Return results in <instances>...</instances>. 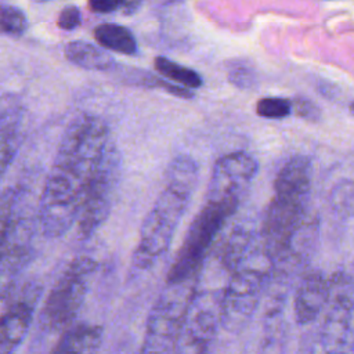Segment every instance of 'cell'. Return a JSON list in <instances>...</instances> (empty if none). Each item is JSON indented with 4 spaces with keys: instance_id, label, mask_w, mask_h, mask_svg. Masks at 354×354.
<instances>
[{
    "instance_id": "8fae6325",
    "label": "cell",
    "mask_w": 354,
    "mask_h": 354,
    "mask_svg": "<svg viewBox=\"0 0 354 354\" xmlns=\"http://www.w3.org/2000/svg\"><path fill=\"white\" fill-rule=\"evenodd\" d=\"M330 281L328 311L319 326L318 344L325 353H353V282L337 272Z\"/></svg>"
},
{
    "instance_id": "ac0fdd59",
    "label": "cell",
    "mask_w": 354,
    "mask_h": 354,
    "mask_svg": "<svg viewBox=\"0 0 354 354\" xmlns=\"http://www.w3.org/2000/svg\"><path fill=\"white\" fill-rule=\"evenodd\" d=\"M94 39L97 43L106 48L124 55L137 53V41L133 33L118 24H101L94 29Z\"/></svg>"
},
{
    "instance_id": "484cf974",
    "label": "cell",
    "mask_w": 354,
    "mask_h": 354,
    "mask_svg": "<svg viewBox=\"0 0 354 354\" xmlns=\"http://www.w3.org/2000/svg\"><path fill=\"white\" fill-rule=\"evenodd\" d=\"M141 3H142V0H118L119 8L126 15H131V14L137 12L138 8L141 7Z\"/></svg>"
},
{
    "instance_id": "ba28073f",
    "label": "cell",
    "mask_w": 354,
    "mask_h": 354,
    "mask_svg": "<svg viewBox=\"0 0 354 354\" xmlns=\"http://www.w3.org/2000/svg\"><path fill=\"white\" fill-rule=\"evenodd\" d=\"M201 271L178 282L166 283L155 300L145 325L142 353H173Z\"/></svg>"
},
{
    "instance_id": "44dd1931",
    "label": "cell",
    "mask_w": 354,
    "mask_h": 354,
    "mask_svg": "<svg viewBox=\"0 0 354 354\" xmlns=\"http://www.w3.org/2000/svg\"><path fill=\"white\" fill-rule=\"evenodd\" d=\"M292 112V102L283 97H263L256 102V113L266 119H283Z\"/></svg>"
},
{
    "instance_id": "4316f807",
    "label": "cell",
    "mask_w": 354,
    "mask_h": 354,
    "mask_svg": "<svg viewBox=\"0 0 354 354\" xmlns=\"http://www.w3.org/2000/svg\"><path fill=\"white\" fill-rule=\"evenodd\" d=\"M33 1H36V3H46V1H50V0H33Z\"/></svg>"
},
{
    "instance_id": "30bf717a",
    "label": "cell",
    "mask_w": 354,
    "mask_h": 354,
    "mask_svg": "<svg viewBox=\"0 0 354 354\" xmlns=\"http://www.w3.org/2000/svg\"><path fill=\"white\" fill-rule=\"evenodd\" d=\"M33 221L15 210L0 225V300L8 297L33 256Z\"/></svg>"
},
{
    "instance_id": "3957f363",
    "label": "cell",
    "mask_w": 354,
    "mask_h": 354,
    "mask_svg": "<svg viewBox=\"0 0 354 354\" xmlns=\"http://www.w3.org/2000/svg\"><path fill=\"white\" fill-rule=\"evenodd\" d=\"M311 183V162L304 155L290 156L279 169L259 231L260 243L271 260L310 214Z\"/></svg>"
},
{
    "instance_id": "d6986e66",
    "label": "cell",
    "mask_w": 354,
    "mask_h": 354,
    "mask_svg": "<svg viewBox=\"0 0 354 354\" xmlns=\"http://www.w3.org/2000/svg\"><path fill=\"white\" fill-rule=\"evenodd\" d=\"M153 66L163 79L188 87L191 90L199 88L203 83L201 75L196 71L180 65L166 57H156L153 59Z\"/></svg>"
},
{
    "instance_id": "e0dca14e",
    "label": "cell",
    "mask_w": 354,
    "mask_h": 354,
    "mask_svg": "<svg viewBox=\"0 0 354 354\" xmlns=\"http://www.w3.org/2000/svg\"><path fill=\"white\" fill-rule=\"evenodd\" d=\"M65 58L83 69L90 71H109L115 66V58L104 50V47L94 46L88 41L75 40L65 46Z\"/></svg>"
},
{
    "instance_id": "5b68a950",
    "label": "cell",
    "mask_w": 354,
    "mask_h": 354,
    "mask_svg": "<svg viewBox=\"0 0 354 354\" xmlns=\"http://www.w3.org/2000/svg\"><path fill=\"white\" fill-rule=\"evenodd\" d=\"M239 205L235 201L206 198L205 205L194 217L177 256L166 274V283L189 278L203 268L212 245Z\"/></svg>"
},
{
    "instance_id": "277c9868",
    "label": "cell",
    "mask_w": 354,
    "mask_h": 354,
    "mask_svg": "<svg viewBox=\"0 0 354 354\" xmlns=\"http://www.w3.org/2000/svg\"><path fill=\"white\" fill-rule=\"evenodd\" d=\"M272 260L261 243L230 274L221 293V326L227 330L242 329L257 310L270 283Z\"/></svg>"
},
{
    "instance_id": "d4e9b609",
    "label": "cell",
    "mask_w": 354,
    "mask_h": 354,
    "mask_svg": "<svg viewBox=\"0 0 354 354\" xmlns=\"http://www.w3.org/2000/svg\"><path fill=\"white\" fill-rule=\"evenodd\" d=\"M87 3L90 10L98 14H108L119 8L118 0H88Z\"/></svg>"
},
{
    "instance_id": "ffe728a7",
    "label": "cell",
    "mask_w": 354,
    "mask_h": 354,
    "mask_svg": "<svg viewBox=\"0 0 354 354\" xmlns=\"http://www.w3.org/2000/svg\"><path fill=\"white\" fill-rule=\"evenodd\" d=\"M28 28L25 14L14 7L0 4V33L10 36H21Z\"/></svg>"
},
{
    "instance_id": "8992f818",
    "label": "cell",
    "mask_w": 354,
    "mask_h": 354,
    "mask_svg": "<svg viewBox=\"0 0 354 354\" xmlns=\"http://www.w3.org/2000/svg\"><path fill=\"white\" fill-rule=\"evenodd\" d=\"M97 261L77 256L68 263L48 292L40 310L39 325L46 333H61L73 324L84 304Z\"/></svg>"
},
{
    "instance_id": "7402d4cb",
    "label": "cell",
    "mask_w": 354,
    "mask_h": 354,
    "mask_svg": "<svg viewBox=\"0 0 354 354\" xmlns=\"http://www.w3.org/2000/svg\"><path fill=\"white\" fill-rule=\"evenodd\" d=\"M230 82L239 88H250L254 86V72L245 64H232L228 71Z\"/></svg>"
},
{
    "instance_id": "7c38bea8",
    "label": "cell",
    "mask_w": 354,
    "mask_h": 354,
    "mask_svg": "<svg viewBox=\"0 0 354 354\" xmlns=\"http://www.w3.org/2000/svg\"><path fill=\"white\" fill-rule=\"evenodd\" d=\"M257 171V159L246 151H235L220 156L213 165L206 198L241 203Z\"/></svg>"
},
{
    "instance_id": "4fadbf2b",
    "label": "cell",
    "mask_w": 354,
    "mask_h": 354,
    "mask_svg": "<svg viewBox=\"0 0 354 354\" xmlns=\"http://www.w3.org/2000/svg\"><path fill=\"white\" fill-rule=\"evenodd\" d=\"M37 295L29 289L0 314V354L15 351L28 335L33 321Z\"/></svg>"
},
{
    "instance_id": "6da1fadb",
    "label": "cell",
    "mask_w": 354,
    "mask_h": 354,
    "mask_svg": "<svg viewBox=\"0 0 354 354\" xmlns=\"http://www.w3.org/2000/svg\"><path fill=\"white\" fill-rule=\"evenodd\" d=\"M109 140V126L97 115L83 112L69 122L39 199L44 236L59 238L76 224L86 183Z\"/></svg>"
},
{
    "instance_id": "2e32d148",
    "label": "cell",
    "mask_w": 354,
    "mask_h": 354,
    "mask_svg": "<svg viewBox=\"0 0 354 354\" xmlns=\"http://www.w3.org/2000/svg\"><path fill=\"white\" fill-rule=\"evenodd\" d=\"M102 342V328L100 325L79 324L71 325L53 347V353H93L97 351Z\"/></svg>"
},
{
    "instance_id": "5bb4252c",
    "label": "cell",
    "mask_w": 354,
    "mask_h": 354,
    "mask_svg": "<svg viewBox=\"0 0 354 354\" xmlns=\"http://www.w3.org/2000/svg\"><path fill=\"white\" fill-rule=\"evenodd\" d=\"M330 281L319 270L304 272L293 299L295 321L306 326L314 322L325 308L329 297Z\"/></svg>"
},
{
    "instance_id": "9c48e42d",
    "label": "cell",
    "mask_w": 354,
    "mask_h": 354,
    "mask_svg": "<svg viewBox=\"0 0 354 354\" xmlns=\"http://www.w3.org/2000/svg\"><path fill=\"white\" fill-rule=\"evenodd\" d=\"M221 293L223 288L220 290H209L202 288L198 281L178 332L174 351L198 354L210 350L221 326Z\"/></svg>"
},
{
    "instance_id": "7a4b0ae2",
    "label": "cell",
    "mask_w": 354,
    "mask_h": 354,
    "mask_svg": "<svg viewBox=\"0 0 354 354\" xmlns=\"http://www.w3.org/2000/svg\"><path fill=\"white\" fill-rule=\"evenodd\" d=\"M196 184V162L188 155L176 156L166 170L160 194L141 224L138 242L131 256L133 270H149L169 249Z\"/></svg>"
},
{
    "instance_id": "52a82bcc",
    "label": "cell",
    "mask_w": 354,
    "mask_h": 354,
    "mask_svg": "<svg viewBox=\"0 0 354 354\" xmlns=\"http://www.w3.org/2000/svg\"><path fill=\"white\" fill-rule=\"evenodd\" d=\"M120 165L122 155L111 138L94 165L84 187L76 220L80 238L87 239L94 235L109 217L120 181Z\"/></svg>"
},
{
    "instance_id": "cb8c5ba5",
    "label": "cell",
    "mask_w": 354,
    "mask_h": 354,
    "mask_svg": "<svg viewBox=\"0 0 354 354\" xmlns=\"http://www.w3.org/2000/svg\"><path fill=\"white\" fill-rule=\"evenodd\" d=\"M82 22V17H80V11L77 7L75 6H69L65 7L59 15H58V26L64 30H72L75 28H77Z\"/></svg>"
},
{
    "instance_id": "9a60e30c",
    "label": "cell",
    "mask_w": 354,
    "mask_h": 354,
    "mask_svg": "<svg viewBox=\"0 0 354 354\" xmlns=\"http://www.w3.org/2000/svg\"><path fill=\"white\" fill-rule=\"evenodd\" d=\"M22 129V109L18 105H10L0 112V178L12 162Z\"/></svg>"
},
{
    "instance_id": "603a6c76",
    "label": "cell",
    "mask_w": 354,
    "mask_h": 354,
    "mask_svg": "<svg viewBox=\"0 0 354 354\" xmlns=\"http://www.w3.org/2000/svg\"><path fill=\"white\" fill-rule=\"evenodd\" d=\"M292 102V111L296 112L300 118L308 120V122H317L321 118L319 108L308 98L306 97H296Z\"/></svg>"
}]
</instances>
